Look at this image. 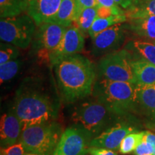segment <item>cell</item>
<instances>
[{"mask_svg": "<svg viewBox=\"0 0 155 155\" xmlns=\"http://www.w3.org/2000/svg\"><path fill=\"white\" fill-rule=\"evenodd\" d=\"M97 5L100 7H109L114 9H117V10H121V7L116 2L115 0H96Z\"/></svg>", "mask_w": 155, "mask_h": 155, "instance_id": "cell-31", "label": "cell"}, {"mask_svg": "<svg viewBox=\"0 0 155 155\" xmlns=\"http://www.w3.org/2000/svg\"><path fill=\"white\" fill-rule=\"evenodd\" d=\"M131 61L143 60L155 65V42L146 40H134L124 46Z\"/></svg>", "mask_w": 155, "mask_h": 155, "instance_id": "cell-17", "label": "cell"}, {"mask_svg": "<svg viewBox=\"0 0 155 155\" xmlns=\"http://www.w3.org/2000/svg\"><path fill=\"white\" fill-rule=\"evenodd\" d=\"M61 2L62 0H28L27 14L38 26L51 20L57 13Z\"/></svg>", "mask_w": 155, "mask_h": 155, "instance_id": "cell-15", "label": "cell"}, {"mask_svg": "<svg viewBox=\"0 0 155 155\" xmlns=\"http://www.w3.org/2000/svg\"><path fill=\"white\" fill-rule=\"evenodd\" d=\"M66 28L53 22L37 26L32 41V51L39 58L48 61L49 54L58 45Z\"/></svg>", "mask_w": 155, "mask_h": 155, "instance_id": "cell-9", "label": "cell"}, {"mask_svg": "<svg viewBox=\"0 0 155 155\" xmlns=\"http://www.w3.org/2000/svg\"><path fill=\"white\" fill-rule=\"evenodd\" d=\"M63 132L56 121L30 125L23 128L19 141L27 152L53 155Z\"/></svg>", "mask_w": 155, "mask_h": 155, "instance_id": "cell-5", "label": "cell"}, {"mask_svg": "<svg viewBox=\"0 0 155 155\" xmlns=\"http://www.w3.org/2000/svg\"><path fill=\"white\" fill-rule=\"evenodd\" d=\"M61 98L51 87L39 77H28L15 93L13 111L28 126L56 121Z\"/></svg>", "mask_w": 155, "mask_h": 155, "instance_id": "cell-1", "label": "cell"}, {"mask_svg": "<svg viewBox=\"0 0 155 155\" xmlns=\"http://www.w3.org/2000/svg\"><path fill=\"white\" fill-rule=\"evenodd\" d=\"M135 121L124 119L116 122L101 134L94 137L91 141V147H101L114 151L119 150L124 138L129 134L139 131V128L134 124Z\"/></svg>", "mask_w": 155, "mask_h": 155, "instance_id": "cell-12", "label": "cell"}, {"mask_svg": "<svg viewBox=\"0 0 155 155\" xmlns=\"http://www.w3.org/2000/svg\"><path fill=\"white\" fill-rule=\"evenodd\" d=\"M54 66L58 91L63 101L74 104L92 94L97 71L88 58L77 53Z\"/></svg>", "mask_w": 155, "mask_h": 155, "instance_id": "cell-2", "label": "cell"}, {"mask_svg": "<svg viewBox=\"0 0 155 155\" xmlns=\"http://www.w3.org/2000/svg\"><path fill=\"white\" fill-rule=\"evenodd\" d=\"M97 17V7H89L83 9L77 20L75 22V25L81 32L86 35H88V31L91 28L93 23Z\"/></svg>", "mask_w": 155, "mask_h": 155, "instance_id": "cell-23", "label": "cell"}, {"mask_svg": "<svg viewBox=\"0 0 155 155\" xmlns=\"http://www.w3.org/2000/svg\"><path fill=\"white\" fill-rule=\"evenodd\" d=\"M134 116L145 127L155 130V85H136Z\"/></svg>", "mask_w": 155, "mask_h": 155, "instance_id": "cell-10", "label": "cell"}, {"mask_svg": "<svg viewBox=\"0 0 155 155\" xmlns=\"http://www.w3.org/2000/svg\"><path fill=\"white\" fill-rule=\"evenodd\" d=\"M131 66L136 85H155V65L143 60H134L131 61Z\"/></svg>", "mask_w": 155, "mask_h": 155, "instance_id": "cell-18", "label": "cell"}, {"mask_svg": "<svg viewBox=\"0 0 155 155\" xmlns=\"http://www.w3.org/2000/svg\"><path fill=\"white\" fill-rule=\"evenodd\" d=\"M145 131H134L127 134L122 140L119 147V152L122 154H129L134 152L142 141Z\"/></svg>", "mask_w": 155, "mask_h": 155, "instance_id": "cell-24", "label": "cell"}, {"mask_svg": "<svg viewBox=\"0 0 155 155\" xmlns=\"http://www.w3.org/2000/svg\"><path fill=\"white\" fill-rule=\"evenodd\" d=\"M22 129V122L14 111L4 114L0 123L1 148H6L19 142Z\"/></svg>", "mask_w": 155, "mask_h": 155, "instance_id": "cell-14", "label": "cell"}, {"mask_svg": "<svg viewBox=\"0 0 155 155\" xmlns=\"http://www.w3.org/2000/svg\"><path fill=\"white\" fill-rule=\"evenodd\" d=\"M79 15L80 12L76 0H62L57 13L50 22L68 28L75 23Z\"/></svg>", "mask_w": 155, "mask_h": 155, "instance_id": "cell-19", "label": "cell"}, {"mask_svg": "<svg viewBox=\"0 0 155 155\" xmlns=\"http://www.w3.org/2000/svg\"><path fill=\"white\" fill-rule=\"evenodd\" d=\"M126 22H127V17L126 14L112 15L108 17H97L93 23L91 28L88 31V35L91 39H93L102 31L111 28L113 25L124 23Z\"/></svg>", "mask_w": 155, "mask_h": 155, "instance_id": "cell-20", "label": "cell"}, {"mask_svg": "<svg viewBox=\"0 0 155 155\" xmlns=\"http://www.w3.org/2000/svg\"><path fill=\"white\" fill-rule=\"evenodd\" d=\"M22 66V62L19 59L0 64V80L2 84L7 81H11L17 76Z\"/></svg>", "mask_w": 155, "mask_h": 155, "instance_id": "cell-25", "label": "cell"}, {"mask_svg": "<svg viewBox=\"0 0 155 155\" xmlns=\"http://www.w3.org/2000/svg\"><path fill=\"white\" fill-rule=\"evenodd\" d=\"M71 119L75 125L88 131L93 139L116 122L127 119L116 115L96 99L80 103L73 110Z\"/></svg>", "mask_w": 155, "mask_h": 155, "instance_id": "cell-4", "label": "cell"}, {"mask_svg": "<svg viewBox=\"0 0 155 155\" xmlns=\"http://www.w3.org/2000/svg\"><path fill=\"white\" fill-rule=\"evenodd\" d=\"M126 25L117 24L102 31L92 39L91 54L95 57H103L119 50L126 39Z\"/></svg>", "mask_w": 155, "mask_h": 155, "instance_id": "cell-11", "label": "cell"}, {"mask_svg": "<svg viewBox=\"0 0 155 155\" xmlns=\"http://www.w3.org/2000/svg\"><path fill=\"white\" fill-rule=\"evenodd\" d=\"M28 0H0L1 18L16 17L27 12Z\"/></svg>", "mask_w": 155, "mask_h": 155, "instance_id": "cell-21", "label": "cell"}, {"mask_svg": "<svg viewBox=\"0 0 155 155\" xmlns=\"http://www.w3.org/2000/svg\"><path fill=\"white\" fill-rule=\"evenodd\" d=\"M76 2L78 6L80 15L83 9L89 8V7H97L98 6L96 0H76Z\"/></svg>", "mask_w": 155, "mask_h": 155, "instance_id": "cell-30", "label": "cell"}, {"mask_svg": "<svg viewBox=\"0 0 155 155\" xmlns=\"http://www.w3.org/2000/svg\"></svg>", "mask_w": 155, "mask_h": 155, "instance_id": "cell-34", "label": "cell"}, {"mask_svg": "<svg viewBox=\"0 0 155 155\" xmlns=\"http://www.w3.org/2000/svg\"><path fill=\"white\" fill-rule=\"evenodd\" d=\"M134 154V155H155V151L152 143L144 136L142 141L136 148Z\"/></svg>", "mask_w": 155, "mask_h": 155, "instance_id": "cell-27", "label": "cell"}, {"mask_svg": "<svg viewBox=\"0 0 155 155\" xmlns=\"http://www.w3.org/2000/svg\"><path fill=\"white\" fill-rule=\"evenodd\" d=\"M36 27L33 19L28 14L1 18L0 38L2 42L26 49L32 43Z\"/></svg>", "mask_w": 155, "mask_h": 155, "instance_id": "cell-6", "label": "cell"}, {"mask_svg": "<svg viewBox=\"0 0 155 155\" xmlns=\"http://www.w3.org/2000/svg\"><path fill=\"white\" fill-rule=\"evenodd\" d=\"M135 88L134 83L96 78L91 95L116 115L136 121L134 116Z\"/></svg>", "mask_w": 155, "mask_h": 155, "instance_id": "cell-3", "label": "cell"}, {"mask_svg": "<svg viewBox=\"0 0 155 155\" xmlns=\"http://www.w3.org/2000/svg\"><path fill=\"white\" fill-rule=\"evenodd\" d=\"M27 153L20 141L6 148H1V155H25Z\"/></svg>", "mask_w": 155, "mask_h": 155, "instance_id": "cell-28", "label": "cell"}, {"mask_svg": "<svg viewBox=\"0 0 155 155\" xmlns=\"http://www.w3.org/2000/svg\"><path fill=\"white\" fill-rule=\"evenodd\" d=\"M19 55V48L8 42H2L0 44V64L17 59Z\"/></svg>", "mask_w": 155, "mask_h": 155, "instance_id": "cell-26", "label": "cell"}, {"mask_svg": "<svg viewBox=\"0 0 155 155\" xmlns=\"http://www.w3.org/2000/svg\"><path fill=\"white\" fill-rule=\"evenodd\" d=\"M88 154L90 155H118L114 150L96 147H91Z\"/></svg>", "mask_w": 155, "mask_h": 155, "instance_id": "cell-29", "label": "cell"}, {"mask_svg": "<svg viewBox=\"0 0 155 155\" xmlns=\"http://www.w3.org/2000/svg\"><path fill=\"white\" fill-rule=\"evenodd\" d=\"M92 139L88 131L74 124L63 131L53 155H87Z\"/></svg>", "mask_w": 155, "mask_h": 155, "instance_id": "cell-8", "label": "cell"}, {"mask_svg": "<svg viewBox=\"0 0 155 155\" xmlns=\"http://www.w3.org/2000/svg\"><path fill=\"white\" fill-rule=\"evenodd\" d=\"M127 29L143 40L155 42V16L144 15L127 19Z\"/></svg>", "mask_w": 155, "mask_h": 155, "instance_id": "cell-16", "label": "cell"}, {"mask_svg": "<svg viewBox=\"0 0 155 155\" xmlns=\"http://www.w3.org/2000/svg\"><path fill=\"white\" fill-rule=\"evenodd\" d=\"M85 35L75 25L65 29L58 45L49 54L48 62L55 65L64 58L80 53L84 48Z\"/></svg>", "mask_w": 155, "mask_h": 155, "instance_id": "cell-13", "label": "cell"}, {"mask_svg": "<svg viewBox=\"0 0 155 155\" xmlns=\"http://www.w3.org/2000/svg\"><path fill=\"white\" fill-rule=\"evenodd\" d=\"M131 61L130 54L124 48L104 55L97 65V78L135 84Z\"/></svg>", "mask_w": 155, "mask_h": 155, "instance_id": "cell-7", "label": "cell"}, {"mask_svg": "<svg viewBox=\"0 0 155 155\" xmlns=\"http://www.w3.org/2000/svg\"><path fill=\"white\" fill-rule=\"evenodd\" d=\"M134 0H115L116 3L119 5L121 8L127 9L128 7H130L131 4L134 2Z\"/></svg>", "mask_w": 155, "mask_h": 155, "instance_id": "cell-32", "label": "cell"}, {"mask_svg": "<svg viewBox=\"0 0 155 155\" xmlns=\"http://www.w3.org/2000/svg\"><path fill=\"white\" fill-rule=\"evenodd\" d=\"M25 155H42V154H35V153H30V152H28Z\"/></svg>", "mask_w": 155, "mask_h": 155, "instance_id": "cell-33", "label": "cell"}, {"mask_svg": "<svg viewBox=\"0 0 155 155\" xmlns=\"http://www.w3.org/2000/svg\"><path fill=\"white\" fill-rule=\"evenodd\" d=\"M125 14L127 19L144 15L155 16V0H134Z\"/></svg>", "mask_w": 155, "mask_h": 155, "instance_id": "cell-22", "label": "cell"}]
</instances>
